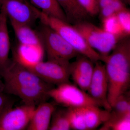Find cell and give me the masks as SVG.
<instances>
[{"instance_id": "obj_1", "label": "cell", "mask_w": 130, "mask_h": 130, "mask_svg": "<svg viewBox=\"0 0 130 130\" xmlns=\"http://www.w3.org/2000/svg\"><path fill=\"white\" fill-rule=\"evenodd\" d=\"M100 61L105 63L108 82V100L112 107L117 98L128 91L129 87V39L120 40L111 53L101 55Z\"/></svg>"}, {"instance_id": "obj_2", "label": "cell", "mask_w": 130, "mask_h": 130, "mask_svg": "<svg viewBox=\"0 0 130 130\" xmlns=\"http://www.w3.org/2000/svg\"><path fill=\"white\" fill-rule=\"evenodd\" d=\"M38 19L63 38L80 54L86 56L94 63L100 61L101 55L88 44L82 35L69 23L44 14L36 8Z\"/></svg>"}, {"instance_id": "obj_3", "label": "cell", "mask_w": 130, "mask_h": 130, "mask_svg": "<svg viewBox=\"0 0 130 130\" xmlns=\"http://www.w3.org/2000/svg\"><path fill=\"white\" fill-rule=\"evenodd\" d=\"M41 24L38 32L46 52L48 60L70 64V60L79 53L55 31Z\"/></svg>"}, {"instance_id": "obj_4", "label": "cell", "mask_w": 130, "mask_h": 130, "mask_svg": "<svg viewBox=\"0 0 130 130\" xmlns=\"http://www.w3.org/2000/svg\"><path fill=\"white\" fill-rule=\"evenodd\" d=\"M92 48L99 51L100 55H108L112 51L120 38L94 25L84 21L72 25Z\"/></svg>"}, {"instance_id": "obj_5", "label": "cell", "mask_w": 130, "mask_h": 130, "mask_svg": "<svg viewBox=\"0 0 130 130\" xmlns=\"http://www.w3.org/2000/svg\"><path fill=\"white\" fill-rule=\"evenodd\" d=\"M50 98L56 103L67 108H78L87 106L102 107L86 91L69 83L61 84L48 92Z\"/></svg>"}, {"instance_id": "obj_6", "label": "cell", "mask_w": 130, "mask_h": 130, "mask_svg": "<svg viewBox=\"0 0 130 130\" xmlns=\"http://www.w3.org/2000/svg\"><path fill=\"white\" fill-rule=\"evenodd\" d=\"M69 65L52 61H42L25 67L46 83L58 86L61 84L69 83L70 76Z\"/></svg>"}, {"instance_id": "obj_7", "label": "cell", "mask_w": 130, "mask_h": 130, "mask_svg": "<svg viewBox=\"0 0 130 130\" xmlns=\"http://www.w3.org/2000/svg\"><path fill=\"white\" fill-rule=\"evenodd\" d=\"M36 106L26 105L9 107L0 113V130H22L27 128Z\"/></svg>"}, {"instance_id": "obj_8", "label": "cell", "mask_w": 130, "mask_h": 130, "mask_svg": "<svg viewBox=\"0 0 130 130\" xmlns=\"http://www.w3.org/2000/svg\"><path fill=\"white\" fill-rule=\"evenodd\" d=\"M0 9L10 21L18 23L31 26L38 19L36 7L27 0H0Z\"/></svg>"}, {"instance_id": "obj_9", "label": "cell", "mask_w": 130, "mask_h": 130, "mask_svg": "<svg viewBox=\"0 0 130 130\" xmlns=\"http://www.w3.org/2000/svg\"><path fill=\"white\" fill-rule=\"evenodd\" d=\"M53 85L47 83L31 86L5 85L3 92L18 96L23 100L24 104L36 106L46 102L50 98L48 92L53 88Z\"/></svg>"}, {"instance_id": "obj_10", "label": "cell", "mask_w": 130, "mask_h": 130, "mask_svg": "<svg viewBox=\"0 0 130 130\" xmlns=\"http://www.w3.org/2000/svg\"><path fill=\"white\" fill-rule=\"evenodd\" d=\"M1 76L5 85L31 86L47 83L14 59Z\"/></svg>"}, {"instance_id": "obj_11", "label": "cell", "mask_w": 130, "mask_h": 130, "mask_svg": "<svg viewBox=\"0 0 130 130\" xmlns=\"http://www.w3.org/2000/svg\"><path fill=\"white\" fill-rule=\"evenodd\" d=\"M95 63L94 71L88 89V94L101 104L104 109L111 111L112 107L108 100V82L105 64L100 61Z\"/></svg>"}, {"instance_id": "obj_12", "label": "cell", "mask_w": 130, "mask_h": 130, "mask_svg": "<svg viewBox=\"0 0 130 130\" xmlns=\"http://www.w3.org/2000/svg\"><path fill=\"white\" fill-rule=\"evenodd\" d=\"M77 56L76 61L70 63V76L79 88L84 91H87L94 71V63L82 55H78Z\"/></svg>"}, {"instance_id": "obj_13", "label": "cell", "mask_w": 130, "mask_h": 130, "mask_svg": "<svg viewBox=\"0 0 130 130\" xmlns=\"http://www.w3.org/2000/svg\"><path fill=\"white\" fill-rule=\"evenodd\" d=\"M44 49L43 45H26L19 43L14 52V59L26 67L43 61Z\"/></svg>"}, {"instance_id": "obj_14", "label": "cell", "mask_w": 130, "mask_h": 130, "mask_svg": "<svg viewBox=\"0 0 130 130\" xmlns=\"http://www.w3.org/2000/svg\"><path fill=\"white\" fill-rule=\"evenodd\" d=\"M56 109L55 105L46 102L38 105L26 128L27 129H48L52 115Z\"/></svg>"}, {"instance_id": "obj_15", "label": "cell", "mask_w": 130, "mask_h": 130, "mask_svg": "<svg viewBox=\"0 0 130 130\" xmlns=\"http://www.w3.org/2000/svg\"><path fill=\"white\" fill-rule=\"evenodd\" d=\"M7 17L5 12L1 9L0 13V75L9 66L10 42L7 25Z\"/></svg>"}, {"instance_id": "obj_16", "label": "cell", "mask_w": 130, "mask_h": 130, "mask_svg": "<svg viewBox=\"0 0 130 130\" xmlns=\"http://www.w3.org/2000/svg\"><path fill=\"white\" fill-rule=\"evenodd\" d=\"M100 107L90 106L79 107L87 130L96 129L103 124L109 118L111 111L105 109H101Z\"/></svg>"}, {"instance_id": "obj_17", "label": "cell", "mask_w": 130, "mask_h": 130, "mask_svg": "<svg viewBox=\"0 0 130 130\" xmlns=\"http://www.w3.org/2000/svg\"><path fill=\"white\" fill-rule=\"evenodd\" d=\"M62 8L68 23L73 25L85 21L89 15L79 5L77 0H56Z\"/></svg>"}, {"instance_id": "obj_18", "label": "cell", "mask_w": 130, "mask_h": 130, "mask_svg": "<svg viewBox=\"0 0 130 130\" xmlns=\"http://www.w3.org/2000/svg\"><path fill=\"white\" fill-rule=\"evenodd\" d=\"M10 22L19 43L26 45H43L39 32L32 29L30 26L12 21Z\"/></svg>"}, {"instance_id": "obj_19", "label": "cell", "mask_w": 130, "mask_h": 130, "mask_svg": "<svg viewBox=\"0 0 130 130\" xmlns=\"http://www.w3.org/2000/svg\"><path fill=\"white\" fill-rule=\"evenodd\" d=\"M30 2L32 6L44 14L67 22L64 12L56 0H30Z\"/></svg>"}, {"instance_id": "obj_20", "label": "cell", "mask_w": 130, "mask_h": 130, "mask_svg": "<svg viewBox=\"0 0 130 130\" xmlns=\"http://www.w3.org/2000/svg\"><path fill=\"white\" fill-rule=\"evenodd\" d=\"M100 129L129 130L130 114H121L111 111L109 118L102 125Z\"/></svg>"}, {"instance_id": "obj_21", "label": "cell", "mask_w": 130, "mask_h": 130, "mask_svg": "<svg viewBox=\"0 0 130 130\" xmlns=\"http://www.w3.org/2000/svg\"><path fill=\"white\" fill-rule=\"evenodd\" d=\"M51 120L49 129L69 130L71 129L68 108L67 109H55L52 115Z\"/></svg>"}, {"instance_id": "obj_22", "label": "cell", "mask_w": 130, "mask_h": 130, "mask_svg": "<svg viewBox=\"0 0 130 130\" xmlns=\"http://www.w3.org/2000/svg\"><path fill=\"white\" fill-rule=\"evenodd\" d=\"M103 29L113 35L123 38L126 36L118 20L116 14L102 20Z\"/></svg>"}, {"instance_id": "obj_23", "label": "cell", "mask_w": 130, "mask_h": 130, "mask_svg": "<svg viewBox=\"0 0 130 130\" xmlns=\"http://www.w3.org/2000/svg\"><path fill=\"white\" fill-rule=\"evenodd\" d=\"M130 94L128 90L120 95L112 107L111 111L121 114H130Z\"/></svg>"}, {"instance_id": "obj_24", "label": "cell", "mask_w": 130, "mask_h": 130, "mask_svg": "<svg viewBox=\"0 0 130 130\" xmlns=\"http://www.w3.org/2000/svg\"><path fill=\"white\" fill-rule=\"evenodd\" d=\"M126 8L121 0H113L110 5L100 10V18L102 20L116 14L118 12Z\"/></svg>"}, {"instance_id": "obj_25", "label": "cell", "mask_w": 130, "mask_h": 130, "mask_svg": "<svg viewBox=\"0 0 130 130\" xmlns=\"http://www.w3.org/2000/svg\"><path fill=\"white\" fill-rule=\"evenodd\" d=\"M116 17L121 25L126 36L130 34V13L129 11L125 9L120 11L116 14Z\"/></svg>"}, {"instance_id": "obj_26", "label": "cell", "mask_w": 130, "mask_h": 130, "mask_svg": "<svg viewBox=\"0 0 130 130\" xmlns=\"http://www.w3.org/2000/svg\"><path fill=\"white\" fill-rule=\"evenodd\" d=\"M78 3L89 16H94L99 14L100 9L97 0H77Z\"/></svg>"}, {"instance_id": "obj_27", "label": "cell", "mask_w": 130, "mask_h": 130, "mask_svg": "<svg viewBox=\"0 0 130 130\" xmlns=\"http://www.w3.org/2000/svg\"><path fill=\"white\" fill-rule=\"evenodd\" d=\"M14 102V99L8 94L0 92V113L6 108L13 106Z\"/></svg>"}, {"instance_id": "obj_28", "label": "cell", "mask_w": 130, "mask_h": 130, "mask_svg": "<svg viewBox=\"0 0 130 130\" xmlns=\"http://www.w3.org/2000/svg\"><path fill=\"white\" fill-rule=\"evenodd\" d=\"M113 1V0H97L100 10L108 5H110Z\"/></svg>"}, {"instance_id": "obj_29", "label": "cell", "mask_w": 130, "mask_h": 130, "mask_svg": "<svg viewBox=\"0 0 130 130\" xmlns=\"http://www.w3.org/2000/svg\"><path fill=\"white\" fill-rule=\"evenodd\" d=\"M2 77L0 75V92H3L5 85H4V82L2 81Z\"/></svg>"}, {"instance_id": "obj_30", "label": "cell", "mask_w": 130, "mask_h": 130, "mask_svg": "<svg viewBox=\"0 0 130 130\" xmlns=\"http://www.w3.org/2000/svg\"><path fill=\"white\" fill-rule=\"evenodd\" d=\"M129 3L130 2V0H126Z\"/></svg>"}, {"instance_id": "obj_31", "label": "cell", "mask_w": 130, "mask_h": 130, "mask_svg": "<svg viewBox=\"0 0 130 130\" xmlns=\"http://www.w3.org/2000/svg\"><path fill=\"white\" fill-rule=\"evenodd\" d=\"M0 13H1V9H0Z\"/></svg>"}]
</instances>
